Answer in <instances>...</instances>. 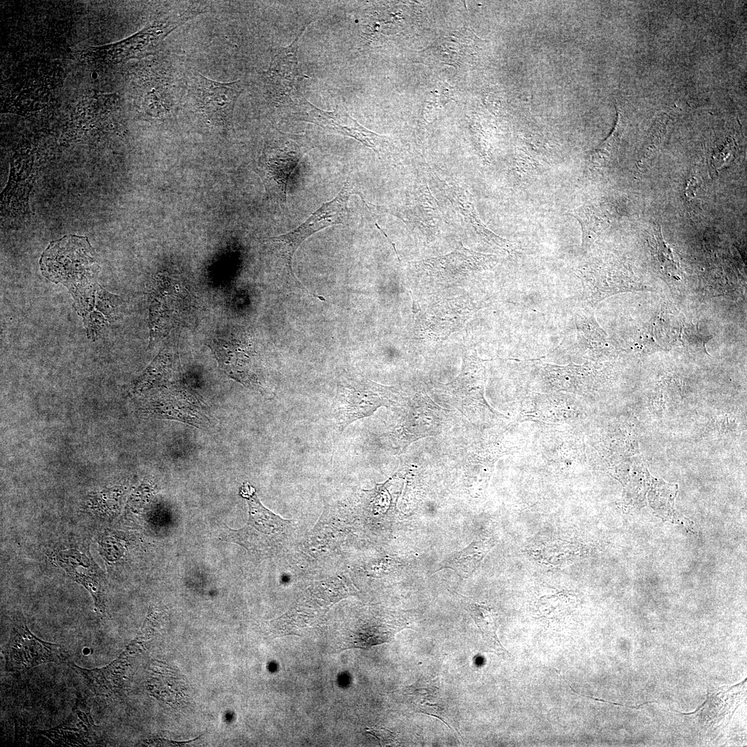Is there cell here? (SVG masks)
<instances>
[{
	"label": "cell",
	"instance_id": "ffe728a7",
	"mask_svg": "<svg viewBox=\"0 0 747 747\" xmlns=\"http://www.w3.org/2000/svg\"><path fill=\"white\" fill-rule=\"evenodd\" d=\"M489 548L487 542L474 541L463 551L450 557L447 567L462 575L470 574L479 566L490 550Z\"/></svg>",
	"mask_w": 747,
	"mask_h": 747
},
{
	"label": "cell",
	"instance_id": "9a60e30c",
	"mask_svg": "<svg viewBox=\"0 0 747 747\" xmlns=\"http://www.w3.org/2000/svg\"><path fill=\"white\" fill-rule=\"evenodd\" d=\"M95 728L90 712L82 708L77 701L65 721L40 732L55 745L85 746L93 743Z\"/></svg>",
	"mask_w": 747,
	"mask_h": 747
},
{
	"label": "cell",
	"instance_id": "5bb4252c",
	"mask_svg": "<svg viewBox=\"0 0 747 747\" xmlns=\"http://www.w3.org/2000/svg\"><path fill=\"white\" fill-rule=\"evenodd\" d=\"M56 561L68 575L91 594L95 607L104 609V578L98 565L86 555L76 549L60 551Z\"/></svg>",
	"mask_w": 747,
	"mask_h": 747
},
{
	"label": "cell",
	"instance_id": "6da1fadb",
	"mask_svg": "<svg viewBox=\"0 0 747 747\" xmlns=\"http://www.w3.org/2000/svg\"><path fill=\"white\" fill-rule=\"evenodd\" d=\"M239 493L248 506V519L240 529L227 528L225 540L245 548L252 560L260 562L275 555L285 544L291 522L266 508L252 486L243 483Z\"/></svg>",
	"mask_w": 747,
	"mask_h": 747
},
{
	"label": "cell",
	"instance_id": "3957f363",
	"mask_svg": "<svg viewBox=\"0 0 747 747\" xmlns=\"http://www.w3.org/2000/svg\"><path fill=\"white\" fill-rule=\"evenodd\" d=\"M402 395L396 389L369 380L348 379L338 385L333 413L342 431L358 419L370 416L380 407H395Z\"/></svg>",
	"mask_w": 747,
	"mask_h": 747
},
{
	"label": "cell",
	"instance_id": "d6986e66",
	"mask_svg": "<svg viewBox=\"0 0 747 747\" xmlns=\"http://www.w3.org/2000/svg\"><path fill=\"white\" fill-rule=\"evenodd\" d=\"M465 609L481 630L483 641L488 649L497 653L508 654L497 636V616L493 609L471 600L465 602Z\"/></svg>",
	"mask_w": 747,
	"mask_h": 747
},
{
	"label": "cell",
	"instance_id": "8992f818",
	"mask_svg": "<svg viewBox=\"0 0 747 747\" xmlns=\"http://www.w3.org/2000/svg\"><path fill=\"white\" fill-rule=\"evenodd\" d=\"M391 409L398 422L388 439L398 449H405L418 439L436 436L443 430L442 409L427 395L402 396L399 404Z\"/></svg>",
	"mask_w": 747,
	"mask_h": 747
},
{
	"label": "cell",
	"instance_id": "2e32d148",
	"mask_svg": "<svg viewBox=\"0 0 747 747\" xmlns=\"http://www.w3.org/2000/svg\"><path fill=\"white\" fill-rule=\"evenodd\" d=\"M593 376L586 365L570 363L562 366L542 362V379L549 389L556 392H586L592 386Z\"/></svg>",
	"mask_w": 747,
	"mask_h": 747
},
{
	"label": "cell",
	"instance_id": "603a6c76",
	"mask_svg": "<svg viewBox=\"0 0 747 747\" xmlns=\"http://www.w3.org/2000/svg\"><path fill=\"white\" fill-rule=\"evenodd\" d=\"M371 735H374L382 744V745H389L395 743L396 739L392 732L384 730L377 728H369L367 730Z\"/></svg>",
	"mask_w": 747,
	"mask_h": 747
},
{
	"label": "cell",
	"instance_id": "277c9868",
	"mask_svg": "<svg viewBox=\"0 0 747 747\" xmlns=\"http://www.w3.org/2000/svg\"><path fill=\"white\" fill-rule=\"evenodd\" d=\"M242 91L241 80L221 82L195 73L187 82L183 107L207 122L223 124L232 118Z\"/></svg>",
	"mask_w": 747,
	"mask_h": 747
},
{
	"label": "cell",
	"instance_id": "ac0fdd59",
	"mask_svg": "<svg viewBox=\"0 0 747 747\" xmlns=\"http://www.w3.org/2000/svg\"><path fill=\"white\" fill-rule=\"evenodd\" d=\"M574 320L579 347L589 356H597L606 349V333L591 315L577 312Z\"/></svg>",
	"mask_w": 747,
	"mask_h": 747
},
{
	"label": "cell",
	"instance_id": "7c38bea8",
	"mask_svg": "<svg viewBox=\"0 0 747 747\" xmlns=\"http://www.w3.org/2000/svg\"><path fill=\"white\" fill-rule=\"evenodd\" d=\"M579 414L578 405L571 396L555 393L528 396L522 403L519 415L522 420L562 424L576 419Z\"/></svg>",
	"mask_w": 747,
	"mask_h": 747
},
{
	"label": "cell",
	"instance_id": "7402d4cb",
	"mask_svg": "<svg viewBox=\"0 0 747 747\" xmlns=\"http://www.w3.org/2000/svg\"><path fill=\"white\" fill-rule=\"evenodd\" d=\"M736 151V145L734 140L729 138L720 148L714 152L712 158V164L714 167L719 170L732 160Z\"/></svg>",
	"mask_w": 747,
	"mask_h": 747
},
{
	"label": "cell",
	"instance_id": "ba28073f",
	"mask_svg": "<svg viewBox=\"0 0 747 747\" xmlns=\"http://www.w3.org/2000/svg\"><path fill=\"white\" fill-rule=\"evenodd\" d=\"M486 380L483 361L476 356L468 357L459 376L443 385L448 403L469 418L481 415L499 416L485 398Z\"/></svg>",
	"mask_w": 747,
	"mask_h": 747
},
{
	"label": "cell",
	"instance_id": "30bf717a",
	"mask_svg": "<svg viewBox=\"0 0 747 747\" xmlns=\"http://www.w3.org/2000/svg\"><path fill=\"white\" fill-rule=\"evenodd\" d=\"M298 138L279 133L266 148L264 171L269 189L282 203L286 202L288 181L308 147L298 142Z\"/></svg>",
	"mask_w": 747,
	"mask_h": 747
},
{
	"label": "cell",
	"instance_id": "8fae6325",
	"mask_svg": "<svg viewBox=\"0 0 747 747\" xmlns=\"http://www.w3.org/2000/svg\"><path fill=\"white\" fill-rule=\"evenodd\" d=\"M306 27H303L289 45L279 48L273 55L270 66L264 72V84L270 99L282 102L297 93V84L300 73L298 69V42Z\"/></svg>",
	"mask_w": 747,
	"mask_h": 747
},
{
	"label": "cell",
	"instance_id": "cb8c5ba5",
	"mask_svg": "<svg viewBox=\"0 0 747 747\" xmlns=\"http://www.w3.org/2000/svg\"><path fill=\"white\" fill-rule=\"evenodd\" d=\"M93 75H92V76H93V78H95L98 76V74L95 73H93Z\"/></svg>",
	"mask_w": 747,
	"mask_h": 747
},
{
	"label": "cell",
	"instance_id": "5b68a950",
	"mask_svg": "<svg viewBox=\"0 0 747 747\" xmlns=\"http://www.w3.org/2000/svg\"><path fill=\"white\" fill-rule=\"evenodd\" d=\"M353 187L347 180L338 194L331 201L322 205L308 219L294 230L272 237L268 243L286 266L287 275L297 282L292 268V259L298 246L307 237L330 225L343 224L347 221V202L353 194Z\"/></svg>",
	"mask_w": 747,
	"mask_h": 747
},
{
	"label": "cell",
	"instance_id": "e0dca14e",
	"mask_svg": "<svg viewBox=\"0 0 747 747\" xmlns=\"http://www.w3.org/2000/svg\"><path fill=\"white\" fill-rule=\"evenodd\" d=\"M33 169H11V174L7 187L3 192L2 205L3 210L8 208V212L15 214H24L28 211V199L31 190L33 177Z\"/></svg>",
	"mask_w": 747,
	"mask_h": 747
},
{
	"label": "cell",
	"instance_id": "44dd1931",
	"mask_svg": "<svg viewBox=\"0 0 747 747\" xmlns=\"http://www.w3.org/2000/svg\"><path fill=\"white\" fill-rule=\"evenodd\" d=\"M624 127L623 118L618 113L616 124L611 135L602 142L591 155L593 162L605 163L616 154L620 142Z\"/></svg>",
	"mask_w": 747,
	"mask_h": 747
},
{
	"label": "cell",
	"instance_id": "9c48e42d",
	"mask_svg": "<svg viewBox=\"0 0 747 747\" xmlns=\"http://www.w3.org/2000/svg\"><path fill=\"white\" fill-rule=\"evenodd\" d=\"M7 671L30 669L51 662L62 663L68 654L59 645L45 642L33 634L24 622H17L11 631L5 651Z\"/></svg>",
	"mask_w": 747,
	"mask_h": 747
},
{
	"label": "cell",
	"instance_id": "52a82bcc",
	"mask_svg": "<svg viewBox=\"0 0 747 747\" xmlns=\"http://www.w3.org/2000/svg\"><path fill=\"white\" fill-rule=\"evenodd\" d=\"M335 99L334 110L328 111L318 109L301 94L295 96L293 102L299 109L294 113L299 120L313 123L327 131L351 137L364 145L373 149L378 155L387 154L390 145L385 136L376 134L360 124L347 112L340 99Z\"/></svg>",
	"mask_w": 747,
	"mask_h": 747
},
{
	"label": "cell",
	"instance_id": "7a4b0ae2",
	"mask_svg": "<svg viewBox=\"0 0 747 747\" xmlns=\"http://www.w3.org/2000/svg\"><path fill=\"white\" fill-rule=\"evenodd\" d=\"M42 273L68 289L98 280L100 265L87 237L66 235L52 241L39 261Z\"/></svg>",
	"mask_w": 747,
	"mask_h": 747
},
{
	"label": "cell",
	"instance_id": "4fadbf2b",
	"mask_svg": "<svg viewBox=\"0 0 747 747\" xmlns=\"http://www.w3.org/2000/svg\"><path fill=\"white\" fill-rule=\"evenodd\" d=\"M133 654L126 648L116 660L101 668L84 669L72 663H69L68 665L84 678L96 695L107 699L113 698L121 695L125 690L127 673Z\"/></svg>",
	"mask_w": 747,
	"mask_h": 747
}]
</instances>
